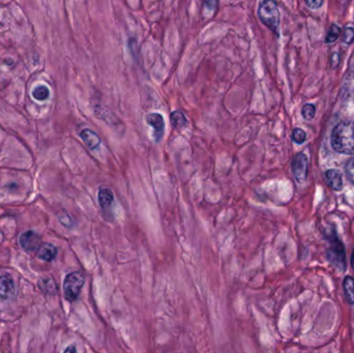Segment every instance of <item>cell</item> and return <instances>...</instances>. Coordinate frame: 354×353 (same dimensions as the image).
<instances>
[{
  "instance_id": "15",
  "label": "cell",
  "mask_w": 354,
  "mask_h": 353,
  "mask_svg": "<svg viewBox=\"0 0 354 353\" xmlns=\"http://www.w3.org/2000/svg\"><path fill=\"white\" fill-rule=\"evenodd\" d=\"M50 95V90L46 85H39L32 90V97L35 101L44 102L46 101Z\"/></svg>"
},
{
  "instance_id": "24",
  "label": "cell",
  "mask_w": 354,
  "mask_h": 353,
  "mask_svg": "<svg viewBox=\"0 0 354 353\" xmlns=\"http://www.w3.org/2000/svg\"><path fill=\"white\" fill-rule=\"evenodd\" d=\"M63 353H78V352H77V349H76L75 345H70L64 349Z\"/></svg>"
},
{
  "instance_id": "8",
  "label": "cell",
  "mask_w": 354,
  "mask_h": 353,
  "mask_svg": "<svg viewBox=\"0 0 354 353\" xmlns=\"http://www.w3.org/2000/svg\"><path fill=\"white\" fill-rule=\"evenodd\" d=\"M15 282L12 276L8 274L0 275V299H11L15 295Z\"/></svg>"
},
{
  "instance_id": "17",
  "label": "cell",
  "mask_w": 354,
  "mask_h": 353,
  "mask_svg": "<svg viewBox=\"0 0 354 353\" xmlns=\"http://www.w3.org/2000/svg\"><path fill=\"white\" fill-rule=\"evenodd\" d=\"M58 220L61 223V225H63L66 228H72L74 226V220L72 216L69 213H66L65 211H62L58 214Z\"/></svg>"
},
{
  "instance_id": "19",
  "label": "cell",
  "mask_w": 354,
  "mask_h": 353,
  "mask_svg": "<svg viewBox=\"0 0 354 353\" xmlns=\"http://www.w3.org/2000/svg\"><path fill=\"white\" fill-rule=\"evenodd\" d=\"M305 138H307V135H305V133L303 130L301 129H295L293 131V134H292V139L295 143H298V144H301V143L304 142Z\"/></svg>"
},
{
  "instance_id": "16",
  "label": "cell",
  "mask_w": 354,
  "mask_h": 353,
  "mask_svg": "<svg viewBox=\"0 0 354 353\" xmlns=\"http://www.w3.org/2000/svg\"><path fill=\"white\" fill-rule=\"evenodd\" d=\"M344 290L346 293V298L348 301L353 304L354 303V279L351 276H347L344 280Z\"/></svg>"
},
{
  "instance_id": "2",
  "label": "cell",
  "mask_w": 354,
  "mask_h": 353,
  "mask_svg": "<svg viewBox=\"0 0 354 353\" xmlns=\"http://www.w3.org/2000/svg\"><path fill=\"white\" fill-rule=\"evenodd\" d=\"M258 17L260 21L272 31L279 35L280 12L277 4L272 0H264L258 7Z\"/></svg>"
},
{
  "instance_id": "25",
  "label": "cell",
  "mask_w": 354,
  "mask_h": 353,
  "mask_svg": "<svg viewBox=\"0 0 354 353\" xmlns=\"http://www.w3.org/2000/svg\"><path fill=\"white\" fill-rule=\"evenodd\" d=\"M351 264H352V267L354 269V250H353V254H352V260H351Z\"/></svg>"
},
{
  "instance_id": "11",
  "label": "cell",
  "mask_w": 354,
  "mask_h": 353,
  "mask_svg": "<svg viewBox=\"0 0 354 353\" xmlns=\"http://www.w3.org/2000/svg\"><path fill=\"white\" fill-rule=\"evenodd\" d=\"M325 177H327V184L329 185V187L332 190H342L343 179H342V174L340 173V171H338L336 169H330L327 171V174H325Z\"/></svg>"
},
{
  "instance_id": "20",
  "label": "cell",
  "mask_w": 354,
  "mask_h": 353,
  "mask_svg": "<svg viewBox=\"0 0 354 353\" xmlns=\"http://www.w3.org/2000/svg\"><path fill=\"white\" fill-rule=\"evenodd\" d=\"M340 32H341L340 27H338L337 25H332L330 27V30H329L327 36V43H332L336 41L339 37Z\"/></svg>"
},
{
  "instance_id": "9",
  "label": "cell",
  "mask_w": 354,
  "mask_h": 353,
  "mask_svg": "<svg viewBox=\"0 0 354 353\" xmlns=\"http://www.w3.org/2000/svg\"><path fill=\"white\" fill-rule=\"evenodd\" d=\"M80 137L90 150L98 149L101 145V138L97 133L90 129H84L80 132Z\"/></svg>"
},
{
  "instance_id": "18",
  "label": "cell",
  "mask_w": 354,
  "mask_h": 353,
  "mask_svg": "<svg viewBox=\"0 0 354 353\" xmlns=\"http://www.w3.org/2000/svg\"><path fill=\"white\" fill-rule=\"evenodd\" d=\"M301 114H302V116H303L304 119L311 120L315 115V107L311 104L304 105L302 110H301Z\"/></svg>"
},
{
  "instance_id": "4",
  "label": "cell",
  "mask_w": 354,
  "mask_h": 353,
  "mask_svg": "<svg viewBox=\"0 0 354 353\" xmlns=\"http://www.w3.org/2000/svg\"><path fill=\"white\" fill-rule=\"evenodd\" d=\"M146 122L147 125L154 130V134H152V138H154L156 143H159L163 137H164L165 133V119L164 116L160 113H149L146 116Z\"/></svg>"
},
{
  "instance_id": "1",
  "label": "cell",
  "mask_w": 354,
  "mask_h": 353,
  "mask_svg": "<svg viewBox=\"0 0 354 353\" xmlns=\"http://www.w3.org/2000/svg\"><path fill=\"white\" fill-rule=\"evenodd\" d=\"M331 145L340 154H354V122L343 121L334 127L331 134Z\"/></svg>"
},
{
  "instance_id": "14",
  "label": "cell",
  "mask_w": 354,
  "mask_h": 353,
  "mask_svg": "<svg viewBox=\"0 0 354 353\" xmlns=\"http://www.w3.org/2000/svg\"><path fill=\"white\" fill-rule=\"evenodd\" d=\"M39 288L46 294H55L58 290L55 281L51 278H42L39 281Z\"/></svg>"
},
{
  "instance_id": "6",
  "label": "cell",
  "mask_w": 354,
  "mask_h": 353,
  "mask_svg": "<svg viewBox=\"0 0 354 353\" xmlns=\"http://www.w3.org/2000/svg\"><path fill=\"white\" fill-rule=\"evenodd\" d=\"M308 167L309 161L304 154H299L294 158L292 162V171L295 179L298 180L299 183H303V181L307 179Z\"/></svg>"
},
{
  "instance_id": "10",
  "label": "cell",
  "mask_w": 354,
  "mask_h": 353,
  "mask_svg": "<svg viewBox=\"0 0 354 353\" xmlns=\"http://www.w3.org/2000/svg\"><path fill=\"white\" fill-rule=\"evenodd\" d=\"M57 256V247L52 244H42L40 249L37 250V257L43 261L51 262Z\"/></svg>"
},
{
  "instance_id": "23",
  "label": "cell",
  "mask_w": 354,
  "mask_h": 353,
  "mask_svg": "<svg viewBox=\"0 0 354 353\" xmlns=\"http://www.w3.org/2000/svg\"><path fill=\"white\" fill-rule=\"evenodd\" d=\"M305 3H307V5L310 8H319L322 5L323 2L320 1V0H316V1H315V0H313V1H310V0H308V1Z\"/></svg>"
},
{
  "instance_id": "12",
  "label": "cell",
  "mask_w": 354,
  "mask_h": 353,
  "mask_svg": "<svg viewBox=\"0 0 354 353\" xmlns=\"http://www.w3.org/2000/svg\"><path fill=\"white\" fill-rule=\"evenodd\" d=\"M170 122H171L172 127H173V129H175V130H183L186 127H188V123H189L188 118L185 115V113L179 110L173 111L171 113Z\"/></svg>"
},
{
  "instance_id": "3",
  "label": "cell",
  "mask_w": 354,
  "mask_h": 353,
  "mask_svg": "<svg viewBox=\"0 0 354 353\" xmlns=\"http://www.w3.org/2000/svg\"><path fill=\"white\" fill-rule=\"evenodd\" d=\"M85 282L84 275L80 272H73L65 275L63 281V292L65 299L73 302L79 298Z\"/></svg>"
},
{
  "instance_id": "5",
  "label": "cell",
  "mask_w": 354,
  "mask_h": 353,
  "mask_svg": "<svg viewBox=\"0 0 354 353\" xmlns=\"http://www.w3.org/2000/svg\"><path fill=\"white\" fill-rule=\"evenodd\" d=\"M19 244L26 252H37L42 245V237L32 230L23 232L19 238Z\"/></svg>"
},
{
  "instance_id": "22",
  "label": "cell",
  "mask_w": 354,
  "mask_h": 353,
  "mask_svg": "<svg viewBox=\"0 0 354 353\" xmlns=\"http://www.w3.org/2000/svg\"><path fill=\"white\" fill-rule=\"evenodd\" d=\"M343 40L346 44L352 43V41L354 40V29H353V28H347V29L345 30V33H344Z\"/></svg>"
},
{
  "instance_id": "13",
  "label": "cell",
  "mask_w": 354,
  "mask_h": 353,
  "mask_svg": "<svg viewBox=\"0 0 354 353\" xmlns=\"http://www.w3.org/2000/svg\"><path fill=\"white\" fill-rule=\"evenodd\" d=\"M333 247L331 249L330 253V258L334 260L333 262H337V265L340 267V264L342 265V269L345 266V255H344V250L341 243L339 241H336L333 244Z\"/></svg>"
},
{
  "instance_id": "7",
  "label": "cell",
  "mask_w": 354,
  "mask_h": 353,
  "mask_svg": "<svg viewBox=\"0 0 354 353\" xmlns=\"http://www.w3.org/2000/svg\"><path fill=\"white\" fill-rule=\"evenodd\" d=\"M98 201L103 213L105 215L110 214L114 205V201H115L113 190L109 188H101L98 194Z\"/></svg>"
},
{
  "instance_id": "21",
  "label": "cell",
  "mask_w": 354,
  "mask_h": 353,
  "mask_svg": "<svg viewBox=\"0 0 354 353\" xmlns=\"http://www.w3.org/2000/svg\"><path fill=\"white\" fill-rule=\"evenodd\" d=\"M346 173L348 178L354 184V158L350 159L346 165Z\"/></svg>"
}]
</instances>
